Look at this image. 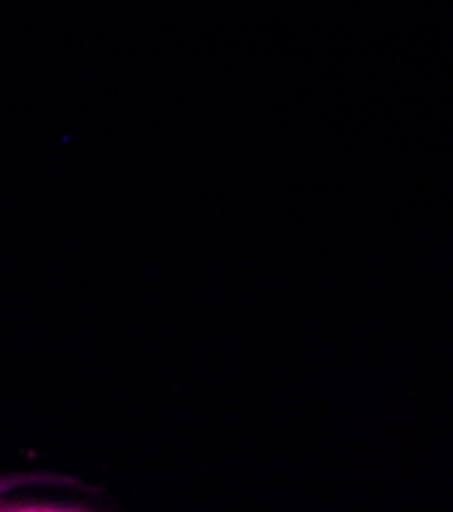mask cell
<instances>
[{
  "instance_id": "6da1fadb",
  "label": "cell",
  "mask_w": 453,
  "mask_h": 512,
  "mask_svg": "<svg viewBox=\"0 0 453 512\" xmlns=\"http://www.w3.org/2000/svg\"><path fill=\"white\" fill-rule=\"evenodd\" d=\"M17 482L15 480H0V494H3L7 488H11V486H15Z\"/></svg>"
}]
</instances>
